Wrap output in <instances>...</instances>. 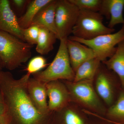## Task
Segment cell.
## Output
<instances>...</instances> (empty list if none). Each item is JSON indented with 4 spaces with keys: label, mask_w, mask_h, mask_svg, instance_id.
Instances as JSON below:
<instances>
[{
    "label": "cell",
    "mask_w": 124,
    "mask_h": 124,
    "mask_svg": "<svg viewBox=\"0 0 124 124\" xmlns=\"http://www.w3.org/2000/svg\"><path fill=\"white\" fill-rule=\"evenodd\" d=\"M32 45L9 33L0 31V57L5 67L16 69L31 55Z\"/></svg>",
    "instance_id": "cell-2"
},
{
    "label": "cell",
    "mask_w": 124,
    "mask_h": 124,
    "mask_svg": "<svg viewBox=\"0 0 124 124\" xmlns=\"http://www.w3.org/2000/svg\"><path fill=\"white\" fill-rule=\"evenodd\" d=\"M66 44L71 66L75 72L84 62L96 58L92 49L78 41L68 38Z\"/></svg>",
    "instance_id": "cell-12"
},
{
    "label": "cell",
    "mask_w": 124,
    "mask_h": 124,
    "mask_svg": "<svg viewBox=\"0 0 124 124\" xmlns=\"http://www.w3.org/2000/svg\"><path fill=\"white\" fill-rule=\"evenodd\" d=\"M51 0H31L24 13L18 18L20 26L25 29L30 26L34 18L42 7L50 2Z\"/></svg>",
    "instance_id": "cell-17"
},
{
    "label": "cell",
    "mask_w": 124,
    "mask_h": 124,
    "mask_svg": "<svg viewBox=\"0 0 124 124\" xmlns=\"http://www.w3.org/2000/svg\"><path fill=\"white\" fill-rule=\"evenodd\" d=\"M23 31L11 8L10 1L0 0V31L9 33L25 41Z\"/></svg>",
    "instance_id": "cell-10"
},
{
    "label": "cell",
    "mask_w": 124,
    "mask_h": 124,
    "mask_svg": "<svg viewBox=\"0 0 124 124\" xmlns=\"http://www.w3.org/2000/svg\"><path fill=\"white\" fill-rule=\"evenodd\" d=\"M95 90L99 97L111 106L116 101L122 89L119 78L101 62L95 75Z\"/></svg>",
    "instance_id": "cell-7"
},
{
    "label": "cell",
    "mask_w": 124,
    "mask_h": 124,
    "mask_svg": "<svg viewBox=\"0 0 124 124\" xmlns=\"http://www.w3.org/2000/svg\"><path fill=\"white\" fill-rule=\"evenodd\" d=\"M57 36L48 29L40 27L39 35L36 44V50L38 53L45 55L52 51Z\"/></svg>",
    "instance_id": "cell-18"
},
{
    "label": "cell",
    "mask_w": 124,
    "mask_h": 124,
    "mask_svg": "<svg viewBox=\"0 0 124 124\" xmlns=\"http://www.w3.org/2000/svg\"><path fill=\"white\" fill-rule=\"evenodd\" d=\"M57 2V0H51L50 2L42 7L34 18L32 24H35L40 27L48 29L57 36L55 23Z\"/></svg>",
    "instance_id": "cell-14"
},
{
    "label": "cell",
    "mask_w": 124,
    "mask_h": 124,
    "mask_svg": "<svg viewBox=\"0 0 124 124\" xmlns=\"http://www.w3.org/2000/svg\"><path fill=\"white\" fill-rule=\"evenodd\" d=\"M27 88L31 101L40 113L45 115L53 113L49 111L48 107L46 83L30 78L27 82Z\"/></svg>",
    "instance_id": "cell-11"
},
{
    "label": "cell",
    "mask_w": 124,
    "mask_h": 124,
    "mask_svg": "<svg viewBox=\"0 0 124 124\" xmlns=\"http://www.w3.org/2000/svg\"><path fill=\"white\" fill-rule=\"evenodd\" d=\"M31 0H13L11 1L16 9L19 12L23 11L27 8Z\"/></svg>",
    "instance_id": "cell-24"
},
{
    "label": "cell",
    "mask_w": 124,
    "mask_h": 124,
    "mask_svg": "<svg viewBox=\"0 0 124 124\" xmlns=\"http://www.w3.org/2000/svg\"><path fill=\"white\" fill-rule=\"evenodd\" d=\"M30 78L26 74L17 79L10 72L0 71V91L10 124H47L52 119L53 113L42 115L31 101L27 88Z\"/></svg>",
    "instance_id": "cell-1"
},
{
    "label": "cell",
    "mask_w": 124,
    "mask_h": 124,
    "mask_svg": "<svg viewBox=\"0 0 124 124\" xmlns=\"http://www.w3.org/2000/svg\"><path fill=\"white\" fill-rule=\"evenodd\" d=\"M101 62L97 58L91 59L84 62L76 71L73 82L82 80L93 81Z\"/></svg>",
    "instance_id": "cell-16"
},
{
    "label": "cell",
    "mask_w": 124,
    "mask_h": 124,
    "mask_svg": "<svg viewBox=\"0 0 124 124\" xmlns=\"http://www.w3.org/2000/svg\"><path fill=\"white\" fill-rule=\"evenodd\" d=\"M102 62L116 74L119 79L121 88L124 90V40L117 45L115 54Z\"/></svg>",
    "instance_id": "cell-15"
},
{
    "label": "cell",
    "mask_w": 124,
    "mask_h": 124,
    "mask_svg": "<svg viewBox=\"0 0 124 124\" xmlns=\"http://www.w3.org/2000/svg\"><path fill=\"white\" fill-rule=\"evenodd\" d=\"M62 81L68 89L71 102L78 103L96 112H105L104 107L94 88L93 81L82 80L77 82Z\"/></svg>",
    "instance_id": "cell-6"
},
{
    "label": "cell",
    "mask_w": 124,
    "mask_h": 124,
    "mask_svg": "<svg viewBox=\"0 0 124 124\" xmlns=\"http://www.w3.org/2000/svg\"><path fill=\"white\" fill-rule=\"evenodd\" d=\"M67 40H60L59 48L53 62L44 70L32 75L34 78L46 84L56 80L73 81L75 72L71 66Z\"/></svg>",
    "instance_id": "cell-3"
},
{
    "label": "cell",
    "mask_w": 124,
    "mask_h": 124,
    "mask_svg": "<svg viewBox=\"0 0 124 124\" xmlns=\"http://www.w3.org/2000/svg\"><path fill=\"white\" fill-rule=\"evenodd\" d=\"M108 119L124 124V90L121 89L116 101L108 110Z\"/></svg>",
    "instance_id": "cell-20"
},
{
    "label": "cell",
    "mask_w": 124,
    "mask_h": 124,
    "mask_svg": "<svg viewBox=\"0 0 124 124\" xmlns=\"http://www.w3.org/2000/svg\"><path fill=\"white\" fill-rule=\"evenodd\" d=\"M80 10L99 12L100 11L102 0H69Z\"/></svg>",
    "instance_id": "cell-21"
},
{
    "label": "cell",
    "mask_w": 124,
    "mask_h": 124,
    "mask_svg": "<svg viewBox=\"0 0 124 124\" xmlns=\"http://www.w3.org/2000/svg\"><path fill=\"white\" fill-rule=\"evenodd\" d=\"M68 39L80 42L90 48L96 58L102 62L111 57L115 53L117 45L124 40V24L119 31L115 33L102 35L93 39L85 40L69 36Z\"/></svg>",
    "instance_id": "cell-5"
},
{
    "label": "cell",
    "mask_w": 124,
    "mask_h": 124,
    "mask_svg": "<svg viewBox=\"0 0 124 124\" xmlns=\"http://www.w3.org/2000/svg\"><path fill=\"white\" fill-rule=\"evenodd\" d=\"M5 113V107L2 95L0 91V115H3Z\"/></svg>",
    "instance_id": "cell-26"
},
{
    "label": "cell",
    "mask_w": 124,
    "mask_h": 124,
    "mask_svg": "<svg viewBox=\"0 0 124 124\" xmlns=\"http://www.w3.org/2000/svg\"><path fill=\"white\" fill-rule=\"evenodd\" d=\"M9 119L6 114L0 115V124H10Z\"/></svg>",
    "instance_id": "cell-25"
},
{
    "label": "cell",
    "mask_w": 124,
    "mask_h": 124,
    "mask_svg": "<svg viewBox=\"0 0 124 124\" xmlns=\"http://www.w3.org/2000/svg\"><path fill=\"white\" fill-rule=\"evenodd\" d=\"M79 11L69 0H57L55 23L58 39H67L71 34Z\"/></svg>",
    "instance_id": "cell-8"
},
{
    "label": "cell",
    "mask_w": 124,
    "mask_h": 124,
    "mask_svg": "<svg viewBox=\"0 0 124 124\" xmlns=\"http://www.w3.org/2000/svg\"><path fill=\"white\" fill-rule=\"evenodd\" d=\"M53 113V116L58 118L62 124H85L82 117L70 105Z\"/></svg>",
    "instance_id": "cell-19"
},
{
    "label": "cell",
    "mask_w": 124,
    "mask_h": 124,
    "mask_svg": "<svg viewBox=\"0 0 124 124\" xmlns=\"http://www.w3.org/2000/svg\"><path fill=\"white\" fill-rule=\"evenodd\" d=\"M5 67L3 62L0 57V71L2 70V69L3 68Z\"/></svg>",
    "instance_id": "cell-28"
},
{
    "label": "cell",
    "mask_w": 124,
    "mask_h": 124,
    "mask_svg": "<svg viewBox=\"0 0 124 124\" xmlns=\"http://www.w3.org/2000/svg\"><path fill=\"white\" fill-rule=\"evenodd\" d=\"M95 116L97 117L98 116V117H99V118H100V119H101L102 120H105L108 122H110V123H112V124H121V123H118V122H114V121L108 119H105V118L101 117V116H99V115H96Z\"/></svg>",
    "instance_id": "cell-27"
},
{
    "label": "cell",
    "mask_w": 124,
    "mask_h": 124,
    "mask_svg": "<svg viewBox=\"0 0 124 124\" xmlns=\"http://www.w3.org/2000/svg\"></svg>",
    "instance_id": "cell-29"
},
{
    "label": "cell",
    "mask_w": 124,
    "mask_h": 124,
    "mask_svg": "<svg viewBox=\"0 0 124 124\" xmlns=\"http://www.w3.org/2000/svg\"><path fill=\"white\" fill-rule=\"evenodd\" d=\"M124 0H102L99 13L110 19L108 27L113 28L117 24H124Z\"/></svg>",
    "instance_id": "cell-13"
},
{
    "label": "cell",
    "mask_w": 124,
    "mask_h": 124,
    "mask_svg": "<svg viewBox=\"0 0 124 124\" xmlns=\"http://www.w3.org/2000/svg\"><path fill=\"white\" fill-rule=\"evenodd\" d=\"M40 27L35 24L24 29L23 36L26 42L32 45H36L39 35Z\"/></svg>",
    "instance_id": "cell-23"
},
{
    "label": "cell",
    "mask_w": 124,
    "mask_h": 124,
    "mask_svg": "<svg viewBox=\"0 0 124 124\" xmlns=\"http://www.w3.org/2000/svg\"><path fill=\"white\" fill-rule=\"evenodd\" d=\"M48 107L53 113L64 108L71 102L69 91L64 82L56 80L46 84Z\"/></svg>",
    "instance_id": "cell-9"
},
{
    "label": "cell",
    "mask_w": 124,
    "mask_h": 124,
    "mask_svg": "<svg viewBox=\"0 0 124 124\" xmlns=\"http://www.w3.org/2000/svg\"><path fill=\"white\" fill-rule=\"evenodd\" d=\"M103 19V16L98 12L80 10L72 33L78 38L90 40L114 32V28H110L104 25Z\"/></svg>",
    "instance_id": "cell-4"
},
{
    "label": "cell",
    "mask_w": 124,
    "mask_h": 124,
    "mask_svg": "<svg viewBox=\"0 0 124 124\" xmlns=\"http://www.w3.org/2000/svg\"><path fill=\"white\" fill-rule=\"evenodd\" d=\"M46 59L41 56L34 57L29 61L26 68V74L29 76L33 75L44 69L47 66Z\"/></svg>",
    "instance_id": "cell-22"
}]
</instances>
